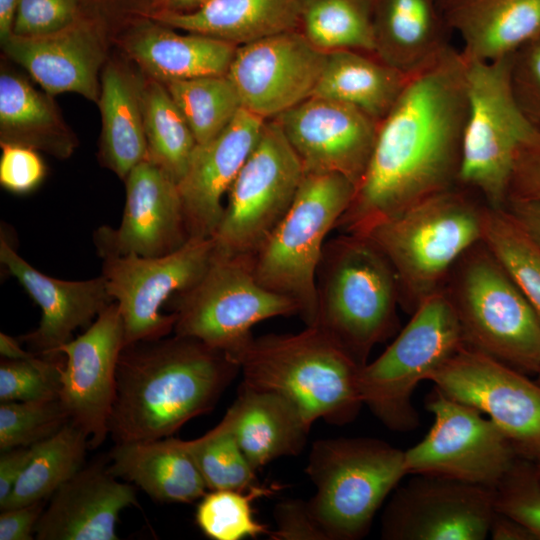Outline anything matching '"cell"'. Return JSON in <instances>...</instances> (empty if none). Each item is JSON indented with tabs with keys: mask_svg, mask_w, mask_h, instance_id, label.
<instances>
[{
	"mask_svg": "<svg viewBox=\"0 0 540 540\" xmlns=\"http://www.w3.org/2000/svg\"><path fill=\"white\" fill-rule=\"evenodd\" d=\"M466 74L465 59L449 45L411 75L379 123L367 170L335 230L366 235L457 186L468 111Z\"/></svg>",
	"mask_w": 540,
	"mask_h": 540,
	"instance_id": "obj_1",
	"label": "cell"
},
{
	"mask_svg": "<svg viewBox=\"0 0 540 540\" xmlns=\"http://www.w3.org/2000/svg\"><path fill=\"white\" fill-rule=\"evenodd\" d=\"M239 372L228 354L193 337L174 334L125 345L109 434L115 443L170 437L214 409Z\"/></svg>",
	"mask_w": 540,
	"mask_h": 540,
	"instance_id": "obj_2",
	"label": "cell"
},
{
	"mask_svg": "<svg viewBox=\"0 0 540 540\" xmlns=\"http://www.w3.org/2000/svg\"><path fill=\"white\" fill-rule=\"evenodd\" d=\"M233 359L243 384L283 396L310 425L317 419L348 424L364 405L362 366L317 325L298 333L253 336Z\"/></svg>",
	"mask_w": 540,
	"mask_h": 540,
	"instance_id": "obj_3",
	"label": "cell"
},
{
	"mask_svg": "<svg viewBox=\"0 0 540 540\" xmlns=\"http://www.w3.org/2000/svg\"><path fill=\"white\" fill-rule=\"evenodd\" d=\"M317 325L360 366L399 328L395 272L367 236L339 233L326 241L316 272Z\"/></svg>",
	"mask_w": 540,
	"mask_h": 540,
	"instance_id": "obj_4",
	"label": "cell"
},
{
	"mask_svg": "<svg viewBox=\"0 0 540 540\" xmlns=\"http://www.w3.org/2000/svg\"><path fill=\"white\" fill-rule=\"evenodd\" d=\"M487 205L458 186L432 195L366 235L390 262L409 314L444 288L458 260L482 241Z\"/></svg>",
	"mask_w": 540,
	"mask_h": 540,
	"instance_id": "obj_5",
	"label": "cell"
},
{
	"mask_svg": "<svg viewBox=\"0 0 540 540\" xmlns=\"http://www.w3.org/2000/svg\"><path fill=\"white\" fill-rule=\"evenodd\" d=\"M467 346L523 373L540 369V316L481 241L444 285Z\"/></svg>",
	"mask_w": 540,
	"mask_h": 540,
	"instance_id": "obj_6",
	"label": "cell"
},
{
	"mask_svg": "<svg viewBox=\"0 0 540 540\" xmlns=\"http://www.w3.org/2000/svg\"><path fill=\"white\" fill-rule=\"evenodd\" d=\"M305 472L316 492L309 509L329 540L364 537L387 496L407 475L404 451L376 438L312 444Z\"/></svg>",
	"mask_w": 540,
	"mask_h": 540,
	"instance_id": "obj_7",
	"label": "cell"
},
{
	"mask_svg": "<svg viewBox=\"0 0 540 540\" xmlns=\"http://www.w3.org/2000/svg\"><path fill=\"white\" fill-rule=\"evenodd\" d=\"M355 191L341 174H304L288 212L252 257L258 282L294 300L306 326L316 320V272L327 235Z\"/></svg>",
	"mask_w": 540,
	"mask_h": 540,
	"instance_id": "obj_8",
	"label": "cell"
},
{
	"mask_svg": "<svg viewBox=\"0 0 540 540\" xmlns=\"http://www.w3.org/2000/svg\"><path fill=\"white\" fill-rule=\"evenodd\" d=\"M466 345L452 303L441 289L425 299L394 341L360 370L363 404L390 430L419 425L412 395L421 381Z\"/></svg>",
	"mask_w": 540,
	"mask_h": 540,
	"instance_id": "obj_9",
	"label": "cell"
},
{
	"mask_svg": "<svg viewBox=\"0 0 540 540\" xmlns=\"http://www.w3.org/2000/svg\"><path fill=\"white\" fill-rule=\"evenodd\" d=\"M512 55L490 62L465 60L468 111L457 186L478 192L492 208L506 206L517 154L538 129L514 97Z\"/></svg>",
	"mask_w": 540,
	"mask_h": 540,
	"instance_id": "obj_10",
	"label": "cell"
},
{
	"mask_svg": "<svg viewBox=\"0 0 540 540\" xmlns=\"http://www.w3.org/2000/svg\"><path fill=\"white\" fill-rule=\"evenodd\" d=\"M167 303L175 315L174 334L196 338L232 359L257 323L300 314L294 300L258 282L252 258L244 256L214 254L203 276Z\"/></svg>",
	"mask_w": 540,
	"mask_h": 540,
	"instance_id": "obj_11",
	"label": "cell"
},
{
	"mask_svg": "<svg viewBox=\"0 0 540 540\" xmlns=\"http://www.w3.org/2000/svg\"><path fill=\"white\" fill-rule=\"evenodd\" d=\"M303 177L301 161L282 128L274 119L265 120L228 191L212 236L214 254L252 258L288 212Z\"/></svg>",
	"mask_w": 540,
	"mask_h": 540,
	"instance_id": "obj_12",
	"label": "cell"
},
{
	"mask_svg": "<svg viewBox=\"0 0 540 540\" xmlns=\"http://www.w3.org/2000/svg\"><path fill=\"white\" fill-rule=\"evenodd\" d=\"M434 422L426 436L404 451L407 474L449 478L493 488L519 457L489 418L434 387L426 399Z\"/></svg>",
	"mask_w": 540,
	"mask_h": 540,
	"instance_id": "obj_13",
	"label": "cell"
},
{
	"mask_svg": "<svg viewBox=\"0 0 540 540\" xmlns=\"http://www.w3.org/2000/svg\"><path fill=\"white\" fill-rule=\"evenodd\" d=\"M107 290L118 305L125 345L168 336L175 315L161 313L176 292L194 285L206 272L214 256V241L190 238L178 250L162 256L98 251Z\"/></svg>",
	"mask_w": 540,
	"mask_h": 540,
	"instance_id": "obj_14",
	"label": "cell"
},
{
	"mask_svg": "<svg viewBox=\"0 0 540 540\" xmlns=\"http://www.w3.org/2000/svg\"><path fill=\"white\" fill-rule=\"evenodd\" d=\"M448 397L485 413L519 457H540V384L464 345L429 377Z\"/></svg>",
	"mask_w": 540,
	"mask_h": 540,
	"instance_id": "obj_15",
	"label": "cell"
},
{
	"mask_svg": "<svg viewBox=\"0 0 540 540\" xmlns=\"http://www.w3.org/2000/svg\"><path fill=\"white\" fill-rule=\"evenodd\" d=\"M495 513L491 488L416 475L396 488L381 517L385 540H483Z\"/></svg>",
	"mask_w": 540,
	"mask_h": 540,
	"instance_id": "obj_16",
	"label": "cell"
},
{
	"mask_svg": "<svg viewBox=\"0 0 540 540\" xmlns=\"http://www.w3.org/2000/svg\"><path fill=\"white\" fill-rule=\"evenodd\" d=\"M326 58L300 30H291L237 46L227 77L242 107L268 120L313 96Z\"/></svg>",
	"mask_w": 540,
	"mask_h": 540,
	"instance_id": "obj_17",
	"label": "cell"
},
{
	"mask_svg": "<svg viewBox=\"0 0 540 540\" xmlns=\"http://www.w3.org/2000/svg\"><path fill=\"white\" fill-rule=\"evenodd\" d=\"M124 346L123 321L113 302L82 335L58 349L64 356L58 397L70 421L88 436L89 449L99 447L109 434L117 363Z\"/></svg>",
	"mask_w": 540,
	"mask_h": 540,
	"instance_id": "obj_18",
	"label": "cell"
},
{
	"mask_svg": "<svg viewBox=\"0 0 540 540\" xmlns=\"http://www.w3.org/2000/svg\"><path fill=\"white\" fill-rule=\"evenodd\" d=\"M307 173H337L357 188L376 141L379 123L360 109L312 96L272 118Z\"/></svg>",
	"mask_w": 540,
	"mask_h": 540,
	"instance_id": "obj_19",
	"label": "cell"
},
{
	"mask_svg": "<svg viewBox=\"0 0 540 540\" xmlns=\"http://www.w3.org/2000/svg\"><path fill=\"white\" fill-rule=\"evenodd\" d=\"M126 201L120 226L94 234L97 251L144 257L170 254L190 239L176 181L146 159L125 178Z\"/></svg>",
	"mask_w": 540,
	"mask_h": 540,
	"instance_id": "obj_20",
	"label": "cell"
},
{
	"mask_svg": "<svg viewBox=\"0 0 540 540\" xmlns=\"http://www.w3.org/2000/svg\"><path fill=\"white\" fill-rule=\"evenodd\" d=\"M264 122L241 108L217 136L197 144L178 183L190 238L214 235L224 213L223 199L253 150Z\"/></svg>",
	"mask_w": 540,
	"mask_h": 540,
	"instance_id": "obj_21",
	"label": "cell"
},
{
	"mask_svg": "<svg viewBox=\"0 0 540 540\" xmlns=\"http://www.w3.org/2000/svg\"><path fill=\"white\" fill-rule=\"evenodd\" d=\"M0 262L41 308L38 328L18 338L41 356L62 357L58 349L71 340L73 332L79 327H89L114 302L102 275L68 281L43 274L16 252L3 230Z\"/></svg>",
	"mask_w": 540,
	"mask_h": 540,
	"instance_id": "obj_22",
	"label": "cell"
},
{
	"mask_svg": "<svg viewBox=\"0 0 540 540\" xmlns=\"http://www.w3.org/2000/svg\"><path fill=\"white\" fill-rule=\"evenodd\" d=\"M134 487L100 460L83 466L48 499L35 527L38 540H117L121 511L137 505Z\"/></svg>",
	"mask_w": 540,
	"mask_h": 540,
	"instance_id": "obj_23",
	"label": "cell"
},
{
	"mask_svg": "<svg viewBox=\"0 0 540 540\" xmlns=\"http://www.w3.org/2000/svg\"><path fill=\"white\" fill-rule=\"evenodd\" d=\"M2 45L48 94L74 92L91 101L99 100L97 75L104 51L100 37L90 26L75 21L49 34H12Z\"/></svg>",
	"mask_w": 540,
	"mask_h": 540,
	"instance_id": "obj_24",
	"label": "cell"
},
{
	"mask_svg": "<svg viewBox=\"0 0 540 540\" xmlns=\"http://www.w3.org/2000/svg\"><path fill=\"white\" fill-rule=\"evenodd\" d=\"M442 11L466 61L505 58L540 36V0H448Z\"/></svg>",
	"mask_w": 540,
	"mask_h": 540,
	"instance_id": "obj_25",
	"label": "cell"
},
{
	"mask_svg": "<svg viewBox=\"0 0 540 540\" xmlns=\"http://www.w3.org/2000/svg\"><path fill=\"white\" fill-rule=\"evenodd\" d=\"M224 416L256 470L280 457L299 454L312 426L283 396L243 383Z\"/></svg>",
	"mask_w": 540,
	"mask_h": 540,
	"instance_id": "obj_26",
	"label": "cell"
},
{
	"mask_svg": "<svg viewBox=\"0 0 540 540\" xmlns=\"http://www.w3.org/2000/svg\"><path fill=\"white\" fill-rule=\"evenodd\" d=\"M438 0H374V54L413 74L445 48L447 31Z\"/></svg>",
	"mask_w": 540,
	"mask_h": 540,
	"instance_id": "obj_27",
	"label": "cell"
},
{
	"mask_svg": "<svg viewBox=\"0 0 540 540\" xmlns=\"http://www.w3.org/2000/svg\"><path fill=\"white\" fill-rule=\"evenodd\" d=\"M109 462L114 476L133 482L155 501L190 503L208 489L185 440L116 443Z\"/></svg>",
	"mask_w": 540,
	"mask_h": 540,
	"instance_id": "obj_28",
	"label": "cell"
},
{
	"mask_svg": "<svg viewBox=\"0 0 540 540\" xmlns=\"http://www.w3.org/2000/svg\"><path fill=\"white\" fill-rule=\"evenodd\" d=\"M301 0H210L190 12L165 11L164 24L236 46L299 30Z\"/></svg>",
	"mask_w": 540,
	"mask_h": 540,
	"instance_id": "obj_29",
	"label": "cell"
},
{
	"mask_svg": "<svg viewBox=\"0 0 540 540\" xmlns=\"http://www.w3.org/2000/svg\"><path fill=\"white\" fill-rule=\"evenodd\" d=\"M237 46L197 33L186 35L146 26L126 43L129 55L163 84L205 76L227 75Z\"/></svg>",
	"mask_w": 540,
	"mask_h": 540,
	"instance_id": "obj_30",
	"label": "cell"
},
{
	"mask_svg": "<svg viewBox=\"0 0 540 540\" xmlns=\"http://www.w3.org/2000/svg\"><path fill=\"white\" fill-rule=\"evenodd\" d=\"M411 75L388 65L373 53L332 51L327 53L313 96L348 103L380 123Z\"/></svg>",
	"mask_w": 540,
	"mask_h": 540,
	"instance_id": "obj_31",
	"label": "cell"
},
{
	"mask_svg": "<svg viewBox=\"0 0 540 540\" xmlns=\"http://www.w3.org/2000/svg\"><path fill=\"white\" fill-rule=\"evenodd\" d=\"M140 81L116 64L102 74L100 158L121 179L148 157L140 97Z\"/></svg>",
	"mask_w": 540,
	"mask_h": 540,
	"instance_id": "obj_32",
	"label": "cell"
},
{
	"mask_svg": "<svg viewBox=\"0 0 540 540\" xmlns=\"http://www.w3.org/2000/svg\"><path fill=\"white\" fill-rule=\"evenodd\" d=\"M1 142L43 150L67 158L75 141L62 126L52 103L24 79L7 73L0 76Z\"/></svg>",
	"mask_w": 540,
	"mask_h": 540,
	"instance_id": "obj_33",
	"label": "cell"
},
{
	"mask_svg": "<svg viewBox=\"0 0 540 540\" xmlns=\"http://www.w3.org/2000/svg\"><path fill=\"white\" fill-rule=\"evenodd\" d=\"M87 449L88 436L71 421L34 444L33 455L1 510L48 500L84 466Z\"/></svg>",
	"mask_w": 540,
	"mask_h": 540,
	"instance_id": "obj_34",
	"label": "cell"
},
{
	"mask_svg": "<svg viewBox=\"0 0 540 540\" xmlns=\"http://www.w3.org/2000/svg\"><path fill=\"white\" fill-rule=\"evenodd\" d=\"M140 97L147 159L178 184L197 146L194 135L165 84L149 77L140 84Z\"/></svg>",
	"mask_w": 540,
	"mask_h": 540,
	"instance_id": "obj_35",
	"label": "cell"
},
{
	"mask_svg": "<svg viewBox=\"0 0 540 540\" xmlns=\"http://www.w3.org/2000/svg\"><path fill=\"white\" fill-rule=\"evenodd\" d=\"M373 7L374 0H301L299 30L326 53L374 54Z\"/></svg>",
	"mask_w": 540,
	"mask_h": 540,
	"instance_id": "obj_36",
	"label": "cell"
},
{
	"mask_svg": "<svg viewBox=\"0 0 540 540\" xmlns=\"http://www.w3.org/2000/svg\"><path fill=\"white\" fill-rule=\"evenodd\" d=\"M482 242L540 316V245L506 207L489 206Z\"/></svg>",
	"mask_w": 540,
	"mask_h": 540,
	"instance_id": "obj_37",
	"label": "cell"
},
{
	"mask_svg": "<svg viewBox=\"0 0 540 540\" xmlns=\"http://www.w3.org/2000/svg\"><path fill=\"white\" fill-rule=\"evenodd\" d=\"M165 86L197 144L206 143L217 136L243 108L238 92L227 75L173 81Z\"/></svg>",
	"mask_w": 540,
	"mask_h": 540,
	"instance_id": "obj_38",
	"label": "cell"
},
{
	"mask_svg": "<svg viewBox=\"0 0 540 540\" xmlns=\"http://www.w3.org/2000/svg\"><path fill=\"white\" fill-rule=\"evenodd\" d=\"M185 443L208 489L248 490L257 485L256 469L241 450L225 416L212 430Z\"/></svg>",
	"mask_w": 540,
	"mask_h": 540,
	"instance_id": "obj_39",
	"label": "cell"
},
{
	"mask_svg": "<svg viewBox=\"0 0 540 540\" xmlns=\"http://www.w3.org/2000/svg\"><path fill=\"white\" fill-rule=\"evenodd\" d=\"M275 490V486L258 484L248 490H211L197 505L196 524L213 540H241L270 534L267 526L254 517L252 502Z\"/></svg>",
	"mask_w": 540,
	"mask_h": 540,
	"instance_id": "obj_40",
	"label": "cell"
},
{
	"mask_svg": "<svg viewBox=\"0 0 540 540\" xmlns=\"http://www.w3.org/2000/svg\"><path fill=\"white\" fill-rule=\"evenodd\" d=\"M70 421L59 397L0 404V451L37 444Z\"/></svg>",
	"mask_w": 540,
	"mask_h": 540,
	"instance_id": "obj_41",
	"label": "cell"
},
{
	"mask_svg": "<svg viewBox=\"0 0 540 540\" xmlns=\"http://www.w3.org/2000/svg\"><path fill=\"white\" fill-rule=\"evenodd\" d=\"M64 361L37 357L20 344L11 350V358L0 362V402L32 401L58 397L59 367Z\"/></svg>",
	"mask_w": 540,
	"mask_h": 540,
	"instance_id": "obj_42",
	"label": "cell"
},
{
	"mask_svg": "<svg viewBox=\"0 0 540 540\" xmlns=\"http://www.w3.org/2000/svg\"><path fill=\"white\" fill-rule=\"evenodd\" d=\"M492 491L495 510L540 539V476L535 462L530 464L518 457Z\"/></svg>",
	"mask_w": 540,
	"mask_h": 540,
	"instance_id": "obj_43",
	"label": "cell"
},
{
	"mask_svg": "<svg viewBox=\"0 0 540 540\" xmlns=\"http://www.w3.org/2000/svg\"><path fill=\"white\" fill-rule=\"evenodd\" d=\"M510 78L521 111L540 129V36L512 55Z\"/></svg>",
	"mask_w": 540,
	"mask_h": 540,
	"instance_id": "obj_44",
	"label": "cell"
},
{
	"mask_svg": "<svg viewBox=\"0 0 540 540\" xmlns=\"http://www.w3.org/2000/svg\"><path fill=\"white\" fill-rule=\"evenodd\" d=\"M76 0H19L13 33L38 36L59 31L76 21Z\"/></svg>",
	"mask_w": 540,
	"mask_h": 540,
	"instance_id": "obj_45",
	"label": "cell"
},
{
	"mask_svg": "<svg viewBox=\"0 0 540 540\" xmlns=\"http://www.w3.org/2000/svg\"><path fill=\"white\" fill-rule=\"evenodd\" d=\"M0 183L17 194L28 193L43 181L46 168L35 149L1 142Z\"/></svg>",
	"mask_w": 540,
	"mask_h": 540,
	"instance_id": "obj_46",
	"label": "cell"
},
{
	"mask_svg": "<svg viewBox=\"0 0 540 540\" xmlns=\"http://www.w3.org/2000/svg\"><path fill=\"white\" fill-rule=\"evenodd\" d=\"M273 516L276 529L270 531V539L329 540L326 532L312 515L307 501L288 499L278 502Z\"/></svg>",
	"mask_w": 540,
	"mask_h": 540,
	"instance_id": "obj_47",
	"label": "cell"
},
{
	"mask_svg": "<svg viewBox=\"0 0 540 540\" xmlns=\"http://www.w3.org/2000/svg\"><path fill=\"white\" fill-rule=\"evenodd\" d=\"M509 200L540 202L539 128L523 143L517 154L509 188Z\"/></svg>",
	"mask_w": 540,
	"mask_h": 540,
	"instance_id": "obj_48",
	"label": "cell"
},
{
	"mask_svg": "<svg viewBox=\"0 0 540 540\" xmlns=\"http://www.w3.org/2000/svg\"><path fill=\"white\" fill-rule=\"evenodd\" d=\"M47 500L4 509L0 514V540H31Z\"/></svg>",
	"mask_w": 540,
	"mask_h": 540,
	"instance_id": "obj_49",
	"label": "cell"
},
{
	"mask_svg": "<svg viewBox=\"0 0 540 540\" xmlns=\"http://www.w3.org/2000/svg\"><path fill=\"white\" fill-rule=\"evenodd\" d=\"M32 455L33 445L20 446L1 451L0 506H2L9 498Z\"/></svg>",
	"mask_w": 540,
	"mask_h": 540,
	"instance_id": "obj_50",
	"label": "cell"
},
{
	"mask_svg": "<svg viewBox=\"0 0 540 540\" xmlns=\"http://www.w3.org/2000/svg\"><path fill=\"white\" fill-rule=\"evenodd\" d=\"M528 234L540 245V202L509 200L505 206Z\"/></svg>",
	"mask_w": 540,
	"mask_h": 540,
	"instance_id": "obj_51",
	"label": "cell"
},
{
	"mask_svg": "<svg viewBox=\"0 0 540 540\" xmlns=\"http://www.w3.org/2000/svg\"><path fill=\"white\" fill-rule=\"evenodd\" d=\"M489 536L493 540H531L532 533L511 517L495 510Z\"/></svg>",
	"mask_w": 540,
	"mask_h": 540,
	"instance_id": "obj_52",
	"label": "cell"
},
{
	"mask_svg": "<svg viewBox=\"0 0 540 540\" xmlns=\"http://www.w3.org/2000/svg\"><path fill=\"white\" fill-rule=\"evenodd\" d=\"M19 0H0V38L5 41L13 33V23Z\"/></svg>",
	"mask_w": 540,
	"mask_h": 540,
	"instance_id": "obj_53",
	"label": "cell"
},
{
	"mask_svg": "<svg viewBox=\"0 0 540 540\" xmlns=\"http://www.w3.org/2000/svg\"><path fill=\"white\" fill-rule=\"evenodd\" d=\"M210 0H166L170 10L173 12H190L194 11Z\"/></svg>",
	"mask_w": 540,
	"mask_h": 540,
	"instance_id": "obj_54",
	"label": "cell"
},
{
	"mask_svg": "<svg viewBox=\"0 0 540 540\" xmlns=\"http://www.w3.org/2000/svg\"><path fill=\"white\" fill-rule=\"evenodd\" d=\"M534 462H535L537 472H538V474L540 476V457L538 459H536Z\"/></svg>",
	"mask_w": 540,
	"mask_h": 540,
	"instance_id": "obj_55",
	"label": "cell"
},
{
	"mask_svg": "<svg viewBox=\"0 0 540 540\" xmlns=\"http://www.w3.org/2000/svg\"><path fill=\"white\" fill-rule=\"evenodd\" d=\"M439 3H440V6L441 8L444 6V4L448 1V0H438Z\"/></svg>",
	"mask_w": 540,
	"mask_h": 540,
	"instance_id": "obj_56",
	"label": "cell"
},
{
	"mask_svg": "<svg viewBox=\"0 0 540 540\" xmlns=\"http://www.w3.org/2000/svg\"><path fill=\"white\" fill-rule=\"evenodd\" d=\"M537 375H538L537 382L540 384V369H539V371L537 372Z\"/></svg>",
	"mask_w": 540,
	"mask_h": 540,
	"instance_id": "obj_57",
	"label": "cell"
}]
</instances>
